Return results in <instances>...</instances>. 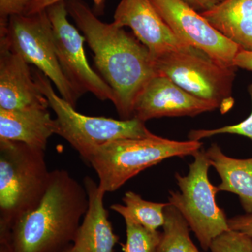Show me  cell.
I'll use <instances>...</instances> for the list:
<instances>
[{
  "instance_id": "6da1fadb",
  "label": "cell",
  "mask_w": 252,
  "mask_h": 252,
  "mask_svg": "<svg viewBox=\"0 0 252 252\" xmlns=\"http://www.w3.org/2000/svg\"><path fill=\"white\" fill-rule=\"evenodd\" d=\"M67 7L94 52L102 79L112 88L118 114L124 120L133 119L136 99L158 74L155 59L135 36L114 23L99 21L80 0H69Z\"/></svg>"
},
{
  "instance_id": "7a4b0ae2",
  "label": "cell",
  "mask_w": 252,
  "mask_h": 252,
  "mask_svg": "<svg viewBox=\"0 0 252 252\" xmlns=\"http://www.w3.org/2000/svg\"><path fill=\"white\" fill-rule=\"evenodd\" d=\"M88 207L85 187L66 170H55L39 203L13 223L0 243L11 252H61L72 245Z\"/></svg>"
},
{
  "instance_id": "3957f363",
  "label": "cell",
  "mask_w": 252,
  "mask_h": 252,
  "mask_svg": "<svg viewBox=\"0 0 252 252\" xmlns=\"http://www.w3.org/2000/svg\"><path fill=\"white\" fill-rule=\"evenodd\" d=\"M45 150L0 140V240L13 223L39 203L50 174Z\"/></svg>"
},
{
  "instance_id": "277c9868",
  "label": "cell",
  "mask_w": 252,
  "mask_h": 252,
  "mask_svg": "<svg viewBox=\"0 0 252 252\" xmlns=\"http://www.w3.org/2000/svg\"><path fill=\"white\" fill-rule=\"evenodd\" d=\"M200 141H177L152 134L140 138L112 141L96 149L88 162L97 173L99 188L114 192L146 169L170 158L193 156Z\"/></svg>"
},
{
  "instance_id": "5b68a950",
  "label": "cell",
  "mask_w": 252,
  "mask_h": 252,
  "mask_svg": "<svg viewBox=\"0 0 252 252\" xmlns=\"http://www.w3.org/2000/svg\"><path fill=\"white\" fill-rule=\"evenodd\" d=\"M34 80L54 111L57 131L88 162L101 146L123 139L140 138L152 135L144 122L139 119H117L89 117L75 110V107L56 94L51 81L39 69H32Z\"/></svg>"
},
{
  "instance_id": "8992f818",
  "label": "cell",
  "mask_w": 252,
  "mask_h": 252,
  "mask_svg": "<svg viewBox=\"0 0 252 252\" xmlns=\"http://www.w3.org/2000/svg\"><path fill=\"white\" fill-rule=\"evenodd\" d=\"M193 157L187 175L175 174L180 191L170 190L168 203L180 212L207 251L214 239L230 229L224 211L217 203L218 187L209 180L210 165L205 151L199 150Z\"/></svg>"
},
{
  "instance_id": "52a82bcc",
  "label": "cell",
  "mask_w": 252,
  "mask_h": 252,
  "mask_svg": "<svg viewBox=\"0 0 252 252\" xmlns=\"http://www.w3.org/2000/svg\"><path fill=\"white\" fill-rule=\"evenodd\" d=\"M0 45L35 66L59 90L61 97L75 107L82 95L63 72L55 47L52 26L46 10L10 17L0 26Z\"/></svg>"
},
{
  "instance_id": "ba28073f",
  "label": "cell",
  "mask_w": 252,
  "mask_h": 252,
  "mask_svg": "<svg viewBox=\"0 0 252 252\" xmlns=\"http://www.w3.org/2000/svg\"><path fill=\"white\" fill-rule=\"evenodd\" d=\"M155 63L159 74L189 94L219 104L222 113L233 107L232 91L238 68L221 65L194 49L167 53L156 59Z\"/></svg>"
},
{
  "instance_id": "9c48e42d",
  "label": "cell",
  "mask_w": 252,
  "mask_h": 252,
  "mask_svg": "<svg viewBox=\"0 0 252 252\" xmlns=\"http://www.w3.org/2000/svg\"><path fill=\"white\" fill-rule=\"evenodd\" d=\"M46 10L52 26L56 55L68 80L82 94L90 92L100 100L114 102L112 88L93 70L88 62L84 47L85 36L68 21L64 1L51 5Z\"/></svg>"
},
{
  "instance_id": "30bf717a",
  "label": "cell",
  "mask_w": 252,
  "mask_h": 252,
  "mask_svg": "<svg viewBox=\"0 0 252 252\" xmlns=\"http://www.w3.org/2000/svg\"><path fill=\"white\" fill-rule=\"evenodd\" d=\"M150 1L184 44L202 51L221 65L234 67L233 61L241 49L212 27L200 12L183 0Z\"/></svg>"
},
{
  "instance_id": "8fae6325",
  "label": "cell",
  "mask_w": 252,
  "mask_h": 252,
  "mask_svg": "<svg viewBox=\"0 0 252 252\" xmlns=\"http://www.w3.org/2000/svg\"><path fill=\"white\" fill-rule=\"evenodd\" d=\"M217 109H220L219 104L192 95L158 74L147 83L136 99L133 118L145 123L162 117H194Z\"/></svg>"
},
{
  "instance_id": "7c38bea8",
  "label": "cell",
  "mask_w": 252,
  "mask_h": 252,
  "mask_svg": "<svg viewBox=\"0 0 252 252\" xmlns=\"http://www.w3.org/2000/svg\"><path fill=\"white\" fill-rule=\"evenodd\" d=\"M113 23L118 27L131 28L155 59L172 51L193 49L174 34L150 0H122Z\"/></svg>"
},
{
  "instance_id": "4fadbf2b",
  "label": "cell",
  "mask_w": 252,
  "mask_h": 252,
  "mask_svg": "<svg viewBox=\"0 0 252 252\" xmlns=\"http://www.w3.org/2000/svg\"><path fill=\"white\" fill-rule=\"evenodd\" d=\"M49 107L29 64L19 55L0 45V108L28 110Z\"/></svg>"
},
{
  "instance_id": "5bb4252c",
  "label": "cell",
  "mask_w": 252,
  "mask_h": 252,
  "mask_svg": "<svg viewBox=\"0 0 252 252\" xmlns=\"http://www.w3.org/2000/svg\"><path fill=\"white\" fill-rule=\"evenodd\" d=\"M89 207L73 242L78 252H113L119 236L114 233L104 205L105 192L91 177L84 180Z\"/></svg>"
},
{
  "instance_id": "9a60e30c",
  "label": "cell",
  "mask_w": 252,
  "mask_h": 252,
  "mask_svg": "<svg viewBox=\"0 0 252 252\" xmlns=\"http://www.w3.org/2000/svg\"><path fill=\"white\" fill-rule=\"evenodd\" d=\"M57 126L48 109L6 110L0 108V140L26 144L46 150Z\"/></svg>"
},
{
  "instance_id": "2e32d148",
  "label": "cell",
  "mask_w": 252,
  "mask_h": 252,
  "mask_svg": "<svg viewBox=\"0 0 252 252\" xmlns=\"http://www.w3.org/2000/svg\"><path fill=\"white\" fill-rule=\"evenodd\" d=\"M200 14L240 49L252 51V0H222Z\"/></svg>"
},
{
  "instance_id": "e0dca14e",
  "label": "cell",
  "mask_w": 252,
  "mask_h": 252,
  "mask_svg": "<svg viewBox=\"0 0 252 252\" xmlns=\"http://www.w3.org/2000/svg\"><path fill=\"white\" fill-rule=\"evenodd\" d=\"M205 152L210 166L220 175L219 191L238 195L245 212L252 213V158L238 159L228 157L217 144H212Z\"/></svg>"
},
{
  "instance_id": "ac0fdd59",
  "label": "cell",
  "mask_w": 252,
  "mask_h": 252,
  "mask_svg": "<svg viewBox=\"0 0 252 252\" xmlns=\"http://www.w3.org/2000/svg\"><path fill=\"white\" fill-rule=\"evenodd\" d=\"M124 205L114 204L111 209L144 228L158 230L165 223V209L170 203H154L144 200L139 194L127 191L122 199Z\"/></svg>"
},
{
  "instance_id": "d6986e66",
  "label": "cell",
  "mask_w": 252,
  "mask_h": 252,
  "mask_svg": "<svg viewBox=\"0 0 252 252\" xmlns=\"http://www.w3.org/2000/svg\"><path fill=\"white\" fill-rule=\"evenodd\" d=\"M156 252H200L192 241L190 228L180 212L172 205L165 209V223Z\"/></svg>"
},
{
  "instance_id": "ffe728a7",
  "label": "cell",
  "mask_w": 252,
  "mask_h": 252,
  "mask_svg": "<svg viewBox=\"0 0 252 252\" xmlns=\"http://www.w3.org/2000/svg\"><path fill=\"white\" fill-rule=\"evenodd\" d=\"M126 242L122 245L124 252H156L162 232L144 228L129 219H124Z\"/></svg>"
},
{
  "instance_id": "44dd1931",
  "label": "cell",
  "mask_w": 252,
  "mask_h": 252,
  "mask_svg": "<svg viewBox=\"0 0 252 252\" xmlns=\"http://www.w3.org/2000/svg\"><path fill=\"white\" fill-rule=\"evenodd\" d=\"M248 92L251 98L252 106V84L248 86ZM222 134L244 136L252 140V109L250 115L245 120L239 124L215 129L192 130L189 132L188 137L190 140L200 141L204 138Z\"/></svg>"
},
{
  "instance_id": "7402d4cb",
  "label": "cell",
  "mask_w": 252,
  "mask_h": 252,
  "mask_svg": "<svg viewBox=\"0 0 252 252\" xmlns=\"http://www.w3.org/2000/svg\"><path fill=\"white\" fill-rule=\"evenodd\" d=\"M252 238L241 232L229 230L214 239L211 252H252Z\"/></svg>"
},
{
  "instance_id": "603a6c76",
  "label": "cell",
  "mask_w": 252,
  "mask_h": 252,
  "mask_svg": "<svg viewBox=\"0 0 252 252\" xmlns=\"http://www.w3.org/2000/svg\"><path fill=\"white\" fill-rule=\"evenodd\" d=\"M34 0H0V26H6L10 17L26 15Z\"/></svg>"
},
{
  "instance_id": "cb8c5ba5",
  "label": "cell",
  "mask_w": 252,
  "mask_h": 252,
  "mask_svg": "<svg viewBox=\"0 0 252 252\" xmlns=\"http://www.w3.org/2000/svg\"><path fill=\"white\" fill-rule=\"evenodd\" d=\"M228 224L230 230L241 232L252 238V213L228 219Z\"/></svg>"
},
{
  "instance_id": "d4e9b609",
  "label": "cell",
  "mask_w": 252,
  "mask_h": 252,
  "mask_svg": "<svg viewBox=\"0 0 252 252\" xmlns=\"http://www.w3.org/2000/svg\"><path fill=\"white\" fill-rule=\"evenodd\" d=\"M62 1H64V0H34L28 8L26 15L34 14L44 11L51 5ZM93 1H94L97 9L101 10V11L103 10L104 0H93Z\"/></svg>"
},
{
  "instance_id": "484cf974",
  "label": "cell",
  "mask_w": 252,
  "mask_h": 252,
  "mask_svg": "<svg viewBox=\"0 0 252 252\" xmlns=\"http://www.w3.org/2000/svg\"><path fill=\"white\" fill-rule=\"evenodd\" d=\"M233 66L252 72V51L240 50L233 61Z\"/></svg>"
},
{
  "instance_id": "4316f807",
  "label": "cell",
  "mask_w": 252,
  "mask_h": 252,
  "mask_svg": "<svg viewBox=\"0 0 252 252\" xmlns=\"http://www.w3.org/2000/svg\"><path fill=\"white\" fill-rule=\"evenodd\" d=\"M183 1L200 13L211 9L222 0H183Z\"/></svg>"
},
{
  "instance_id": "83f0119b",
  "label": "cell",
  "mask_w": 252,
  "mask_h": 252,
  "mask_svg": "<svg viewBox=\"0 0 252 252\" xmlns=\"http://www.w3.org/2000/svg\"><path fill=\"white\" fill-rule=\"evenodd\" d=\"M0 252H11L7 245L4 243H0Z\"/></svg>"
},
{
  "instance_id": "f1b7e54d",
  "label": "cell",
  "mask_w": 252,
  "mask_h": 252,
  "mask_svg": "<svg viewBox=\"0 0 252 252\" xmlns=\"http://www.w3.org/2000/svg\"><path fill=\"white\" fill-rule=\"evenodd\" d=\"M61 252H78L73 247V245H69L68 248H66L65 250H63Z\"/></svg>"
},
{
  "instance_id": "f546056e",
  "label": "cell",
  "mask_w": 252,
  "mask_h": 252,
  "mask_svg": "<svg viewBox=\"0 0 252 252\" xmlns=\"http://www.w3.org/2000/svg\"></svg>"
}]
</instances>
